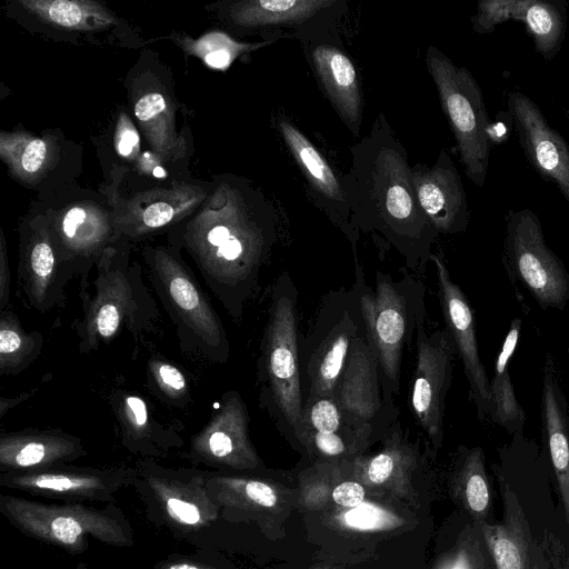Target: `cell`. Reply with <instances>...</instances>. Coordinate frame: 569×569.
<instances>
[{"instance_id": "cell-10", "label": "cell", "mask_w": 569, "mask_h": 569, "mask_svg": "<svg viewBox=\"0 0 569 569\" xmlns=\"http://www.w3.org/2000/svg\"><path fill=\"white\" fill-rule=\"evenodd\" d=\"M430 260L436 267L446 329L462 362L469 383V397L476 407L478 420L485 421L490 407V380L479 352L472 308L461 288L452 280L442 254L432 253Z\"/></svg>"}, {"instance_id": "cell-37", "label": "cell", "mask_w": 569, "mask_h": 569, "mask_svg": "<svg viewBox=\"0 0 569 569\" xmlns=\"http://www.w3.org/2000/svg\"><path fill=\"white\" fill-rule=\"evenodd\" d=\"M46 156V142L41 139L31 140L21 156V166L27 172H36L42 167Z\"/></svg>"}, {"instance_id": "cell-42", "label": "cell", "mask_w": 569, "mask_h": 569, "mask_svg": "<svg viewBox=\"0 0 569 569\" xmlns=\"http://www.w3.org/2000/svg\"><path fill=\"white\" fill-rule=\"evenodd\" d=\"M231 60L230 52L227 50H214L204 57V61L208 66L216 69H224L229 66Z\"/></svg>"}, {"instance_id": "cell-40", "label": "cell", "mask_w": 569, "mask_h": 569, "mask_svg": "<svg viewBox=\"0 0 569 569\" xmlns=\"http://www.w3.org/2000/svg\"><path fill=\"white\" fill-rule=\"evenodd\" d=\"M244 491L247 496L258 505L272 507L277 502L273 489L261 481H249L246 483Z\"/></svg>"}, {"instance_id": "cell-3", "label": "cell", "mask_w": 569, "mask_h": 569, "mask_svg": "<svg viewBox=\"0 0 569 569\" xmlns=\"http://www.w3.org/2000/svg\"><path fill=\"white\" fill-rule=\"evenodd\" d=\"M154 293L172 321L180 349L214 363H224L230 343L207 291L178 252L157 248L146 253Z\"/></svg>"}, {"instance_id": "cell-9", "label": "cell", "mask_w": 569, "mask_h": 569, "mask_svg": "<svg viewBox=\"0 0 569 569\" xmlns=\"http://www.w3.org/2000/svg\"><path fill=\"white\" fill-rule=\"evenodd\" d=\"M333 397L346 419L359 429L371 433L375 427H392L388 422L390 398L363 323L353 340Z\"/></svg>"}, {"instance_id": "cell-28", "label": "cell", "mask_w": 569, "mask_h": 569, "mask_svg": "<svg viewBox=\"0 0 569 569\" xmlns=\"http://www.w3.org/2000/svg\"><path fill=\"white\" fill-rule=\"evenodd\" d=\"M14 480H19V482L31 487L53 491L89 489L101 482L100 477L63 472L33 473L30 476L17 478Z\"/></svg>"}, {"instance_id": "cell-46", "label": "cell", "mask_w": 569, "mask_h": 569, "mask_svg": "<svg viewBox=\"0 0 569 569\" xmlns=\"http://www.w3.org/2000/svg\"><path fill=\"white\" fill-rule=\"evenodd\" d=\"M566 118H567V120H568V122H569V109H568V110H566Z\"/></svg>"}, {"instance_id": "cell-41", "label": "cell", "mask_w": 569, "mask_h": 569, "mask_svg": "<svg viewBox=\"0 0 569 569\" xmlns=\"http://www.w3.org/2000/svg\"><path fill=\"white\" fill-rule=\"evenodd\" d=\"M138 144L139 136L137 131L129 126L123 127L117 139L118 152L123 157H128L138 148Z\"/></svg>"}, {"instance_id": "cell-13", "label": "cell", "mask_w": 569, "mask_h": 569, "mask_svg": "<svg viewBox=\"0 0 569 569\" xmlns=\"http://www.w3.org/2000/svg\"><path fill=\"white\" fill-rule=\"evenodd\" d=\"M22 248L17 283L30 308L46 313L66 302V287L81 274L43 231L34 232Z\"/></svg>"}, {"instance_id": "cell-47", "label": "cell", "mask_w": 569, "mask_h": 569, "mask_svg": "<svg viewBox=\"0 0 569 569\" xmlns=\"http://www.w3.org/2000/svg\"><path fill=\"white\" fill-rule=\"evenodd\" d=\"M455 569H466L465 567L458 566Z\"/></svg>"}, {"instance_id": "cell-20", "label": "cell", "mask_w": 569, "mask_h": 569, "mask_svg": "<svg viewBox=\"0 0 569 569\" xmlns=\"http://www.w3.org/2000/svg\"><path fill=\"white\" fill-rule=\"evenodd\" d=\"M362 319L342 308L331 326L313 347L305 365L307 396L331 397L345 369L351 346L362 327Z\"/></svg>"}, {"instance_id": "cell-11", "label": "cell", "mask_w": 569, "mask_h": 569, "mask_svg": "<svg viewBox=\"0 0 569 569\" xmlns=\"http://www.w3.org/2000/svg\"><path fill=\"white\" fill-rule=\"evenodd\" d=\"M508 116L530 167L569 203V146L539 106L520 91L507 94Z\"/></svg>"}, {"instance_id": "cell-44", "label": "cell", "mask_w": 569, "mask_h": 569, "mask_svg": "<svg viewBox=\"0 0 569 569\" xmlns=\"http://www.w3.org/2000/svg\"><path fill=\"white\" fill-rule=\"evenodd\" d=\"M168 569H199V568L196 566L188 565V563H178V565L170 566Z\"/></svg>"}, {"instance_id": "cell-31", "label": "cell", "mask_w": 569, "mask_h": 569, "mask_svg": "<svg viewBox=\"0 0 569 569\" xmlns=\"http://www.w3.org/2000/svg\"><path fill=\"white\" fill-rule=\"evenodd\" d=\"M298 439L309 441L315 449L327 457H338L348 449V441H360L362 438L341 433L302 432Z\"/></svg>"}, {"instance_id": "cell-22", "label": "cell", "mask_w": 569, "mask_h": 569, "mask_svg": "<svg viewBox=\"0 0 569 569\" xmlns=\"http://www.w3.org/2000/svg\"><path fill=\"white\" fill-rule=\"evenodd\" d=\"M505 516L496 525L482 523L485 540L497 569H538L522 509L508 483L503 489Z\"/></svg>"}, {"instance_id": "cell-32", "label": "cell", "mask_w": 569, "mask_h": 569, "mask_svg": "<svg viewBox=\"0 0 569 569\" xmlns=\"http://www.w3.org/2000/svg\"><path fill=\"white\" fill-rule=\"evenodd\" d=\"M345 521L349 527L360 530L382 528L387 522L383 510L371 505H365L345 513Z\"/></svg>"}, {"instance_id": "cell-21", "label": "cell", "mask_w": 569, "mask_h": 569, "mask_svg": "<svg viewBox=\"0 0 569 569\" xmlns=\"http://www.w3.org/2000/svg\"><path fill=\"white\" fill-rule=\"evenodd\" d=\"M79 438L61 430H22L2 433L0 461L4 467L33 468L82 453Z\"/></svg>"}, {"instance_id": "cell-23", "label": "cell", "mask_w": 569, "mask_h": 569, "mask_svg": "<svg viewBox=\"0 0 569 569\" xmlns=\"http://www.w3.org/2000/svg\"><path fill=\"white\" fill-rule=\"evenodd\" d=\"M108 401L126 443L154 448L180 440L177 431L160 421L138 392L116 389Z\"/></svg>"}, {"instance_id": "cell-45", "label": "cell", "mask_w": 569, "mask_h": 569, "mask_svg": "<svg viewBox=\"0 0 569 569\" xmlns=\"http://www.w3.org/2000/svg\"><path fill=\"white\" fill-rule=\"evenodd\" d=\"M154 174H156L157 177H162V176H163V172H162L161 168H157V169L154 170Z\"/></svg>"}, {"instance_id": "cell-17", "label": "cell", "mask_w": 569, "mask_h": 569, "mask_svg": "<svg viewBox=\"0 0 569 569\" xmlns=\"http://www.w3.org/2000/svg\"><path fill=\"white\" fill-rule=\"evenodd\" d=\"M192 450L199 457L228 465L254 462L249 415L239 392L227 391L212 405L208 422L192 439Z\"/></svg>"}, {"instance_id": "cell-33", "label": "cell", "mask_w": 569, "mask_h": 569, "mask_svg": "<svg viewBox=\"0 0 569 569\" xmlns=\"http://www.w3.org/2000/svg\"><path fill=\"white\" fill-rule=\"evenodd\" d=\"M53 537L67 545L74 543L83 532L81 523L73 517H57L50 525Z\"/></svg>"}, {"instance_id": "cell-19", "label": "cell", "mask_w": 569, "mask_h": 569, "mask_svg": "<svg viewBox=\"0 0 569 569\" xmlns=\"http://www.w3.org/2000/svg\"><path fill=\"white\" fill-rule=\"evenodd\" d=\"M541 427L569 522V407L549 351L542 367Z\"/></svg>"}, {"instance_id": "cell-16", "label": "cell", "mask_w": 569, "mask_h": 569, "mask_svg": "<svg viewBox=\"0 0 569 569\" xmlns=\"http://www.w3.org/2000/svg\"><path fill=\"white\" fill-rule=\"evenodd\" d=\"M276 128L293 157L313 203L353 242L357 232L350 223V209L345 190L333 169L315 144L287 118H276Z\"/></svg>"}, {"instance_id": "cell-30", "label": "cell", "mask_w": 569, "mask_h": 569, "mask_svg": "<svg viewBox=\"0 0 569 569\" xmlns=\"http://www.w3.org/2000/svg\"><path fill=\"white\" fill-rule=\"evenodd\" d=\"M392 447L370 458L366 463V476L370 482L380 485L386 482L396 471L405 451L398 447V432L391 436Z\"/></svg>"}, {"instance_id": "cell-8", "label": "cell", "mask_w": 569, "mask_h": 569, "mask_svg": "<svg viewBox=\"0 0 569 569\" xmlns=\"http://www.w3.org/2000/svg\"><path fill=\"white\" fill-rule=\"evenodd\" d=\"M417 363L410 403L413 416L435 448L443 437L446 397L452 378L456 347L447 329L428 333L423 308L416 320Z\"/></svg>"}, {"instance_id": "cell-35", "label": "cell", "mask_w": 569, "mask_h": 569, "mask_svg": "<svg viewBox=\"0 0 569 569\" xmlns=\"http://www.w3.org/2000/svg\"><path fill=\"white\" fill-rule=\"evenodd\" d=\"M166 109V101L162 94L151 92L141 97L134 106L136 117L142 121H149Z\"/></svg>"}, {"instance_id": "cell-12", "label": "cell", "mask_w": 569, "mask_h": 569, "mask_svg": "<svg viewBox=\"0 0 569 569\" xmlns=\"http://www.w3.org/2000/svg\"><path fill=\"white\" fill-rule=\"evenodd\" d=\"M566 0H481L470 18L478 34H488L506 21L521 22L535 51L551 61L560 51L567 29Z\"/></svg>"}, {"instance_id": "cell-24", "label": "cell", "mask_w": 569, "mask_h": 569, "mask_svg": "<svg viewBox=\"0 0 569 569\" xmlns=\"http://www.w3.org/2000/svg\"><path fill=\"white\" fill-rule=\"evenodd\" d=\"M521 328L522 320L513 318L496 358L493 376L489 382L490 407L488 418L493 425L506 429L510 435L523 432L527 420L526 412L516 396L509 372V362L516 351Z\"/></svg>"}, {"instance_id": "cell-39", "label": "cell", "mask_w": 569, "mask_h": 569, "mask_svg": "<svg viewBox=\"0 0 569 569\" xmlns=\"http://www.w3.org/2000/svg\"><path fill=\"white\" fill-rule=\"evenodd\" d=\"M167 509L171 517L183 523L194 525L200 520L198 508L190 502L170 498L167 501Z\"/></svg>"}, {"instance_id": "cell-14", "label": "cell", "mask_w": 569, "mask_h": 569, "mask_svg": "<svg viewBox=\"0 0 569 569\" xmlns=\"http://www.w3.org/2000/svg\"><path fill=\"white\" fill-rule=\"evenodd\" d=\"M325 36L321 32L301 40L306 57L325 96L352 134L358 136L363 113L360 78L341 44Z\"/></svg>"}, {"instance_id": "cell-7", "label": "cell", "mask_w": 569, "mask_h": 569, "mask_svg": "<svg viewBox=\"0 0 569 569\" xmlns=\"http://www.w3.org/2000/svg\"><path fill=\"white\" fill-rule=\"evenodd\" d=\"M357 299L367 337L372 345L382 372L385 389L398 393L402 349L416 328L422 300L415 301L413 289L395 282L382 272L376 274L375 291L366 290L357 270Z\"/></svg>"}, {"instance_id": "cell-27", "label": "cell", "mask_w": 569, "mask_h": 569, "mask_svg": "<svg viewBox=\"0 0 569 569\" xmlns=\"http://www.w3.org/2000/svg\"><path fill=\"white\" fill-rule=\"evenodd\" d=\"M147 380L150 390L167 405H187L190 398L188 377L170 360L161 356L150 358Z\"/></svg>"}, {"instance_id": "cell-29", "label": "cell", "mask_w": 569, "mask_h": 569, "mask_svg": "<svg viewBox=\"0 0 569 569\" xmlns=\"http://www.w3.org/2000/svg\"><path fill=\"white\" fill-rule=\"evenodd\" d=\"M52 22L68 28L81 26L86 21L88 10L78 1L57 0L52 2H33Z\"/></svg>"}, {"instance_id": "cell-18", "label": "cell", "mask_w": 569, "mask_h": 569, "mask_svg": "<svg viewBox=\"0 0 569 569\" xmlns=\"http://www.w3.org/2000/svg\"><path fill=\"white\" fill-rule=\"evenodd\" d=\"M337 0H250L237 3L232 17L246 28L292 29L300 40L321 33V22L342 12Z\"/></svg>"}, {"instance_id": "cell-36", "label": "cell", "mask_w": 569, "mask_h": 569, "mask_svg": "<svg viewBox=\"0 0 569 569\" xmlns=\"http://www.w3.org/2000/svg\"><path fill=\"white\" fill-rule=\"evenodd\" d=\"M332 498L342 507H356L362 502L365 489L358 482L345 481L333 489Z\"/></svg>"}, {"instance_id": "cell-5", "label": "cell", "mask_w": 569, "mask_h": 569, "mask_svg": "<svg viewBox=\"0 0 569 569\" xmlns=\"http://www.w3.org/2000/svg\"><path fill=\"white\" fill-rule=\"evenodd\" d=\"M296 305V289L290 278L282 276L272 293L260 358L261 379L269 397L293 433L305 402Z\"/></svg>"}, {"instance_id": "cell-34", "label": "cell", "mask_w": 569, "mask_h": 569, "mask_svg": "<svg viewBox=\"0 0 569 569\" xmlns=\"http://www.w3.org/2000/svg\"><path fill=\"white\" fill-rule=\"evenodd\" d=\"M174 217V209L167 202H157L147 207L141 216L142 224L150 230L161 228Z\"/></svg>"}, {"instance_id": "cell-43", "label": "cell", "mask_w": 569, "mask_h": 569, "mask_svg": "<svg viewBox=\"0 0 569 569\" xmlns=\"http://www.w3.org/2000/svg\"><path fill=\"white\" fill-rule=\"evenodd\" d=\"M40 386H41V383H39L37 388H33L24 393H21L16 398H6V397L1 396L0 397V418H2L13 407L18 406L20 402H23L28 398L33 396L34 392H37V390L40 388Z\"/></svg>"}, {"instance_id": "cell-4", "label": "cell", "mask_w": 569, "mask_h": 569, "mask_svg": "<svg viewBox=\"0 0 569 569\" xmlns=\"http://www.w3.org/2000/svg\"><path fill=\"white\" fill-rule=\"evenodd\" d=\"M425 59L465 173L477 187H483L495 124L489 120L481 88L467 68L455 64L438 48L429 46Z\"/></svg>"}, {"instance_id": "cell-25", "label": "cell", "mask_w": 569, "mask_h": 569, "mask_svg": "<svg viewBox=\"0 0 569 569\" xmlns=\"http://www.w3.org/2000/svg\"><path fill=\"white\" fill-rule=\"evenodd\" d=\"M44 345L38 331H26L17 313L10 308L0 310V375L16 376L40 356Z\"/></svg>"}, {"instance_id": "cell-48", "label": "cell", "mask_w": 569, "mask_h": 569, "mask_svg": "<svg viewBox=\"0 0 569 569\" xmlns=\"http://www.w3.org/2000/svg\"><path fill=\"white\" fill-rule=\"evenodd\" d=\"M568 355H569V348H568Z\"/></svg>"}, {"instance_id": "cell-15", "label": "cell", "mask_w": 569, "mask_h": 569, "mask_svg": "<svg viewBox=\"0 0 569 569\" xmlns=\"http://www.w3.org/2000/svg\"><path fill=\"white\" fill-rule=\"evenodd\" d=\"M418 202L440 234H457L467 230L470 210L461 177L450 154L442 149L429 167H411Z\"/></svg>"}, {"instance_id": "cell-2", "label": "cell", "mask_w": 569, "mask_h": 569, "mask_svg": "<svg viewBox=\"0 0 569 569\" xmlns=\"http://www.w3.org/2000/svg\"><path fill=\"white\" fill-rule=\"evenodd\" d=\"M97 271L93 291L81 287L80 292L82 316L74 329L81 353L97 350L122 330L139 338L160 316L140 266L130 262L127 252L108 248L97 262Z\"/></svg>"}, {"instance_id": "cell-6", "label": "cell", "mask_w": 569, "mask_h": 569, "mask_svg": "<svg viewBox=\"0 0 569 569\" xmlns=\"http://www.w3.org/2000/svg\"><path fill=\"white\" fill-rule=\"evenodd\" d=\"M502 264L511 281L521 284L542 310L569 305V271L546 243L539 217L531 209L505 214Z\"/></svg>"}, {"instance_id": "cell-26", "label": "cell", "mask_w": 569, "mask_h": 569, "mask_svg": "<svg viewBox=\"0 0 569 569\" xmlns=\"http://www.w3.org/2000/svg\"><path fill=\"white\" fill-rule=\"evenodd\" d=\"M462 458L461 480L467 507L476 517L485 518L491 496L483 450L480 447L465 449Z\"/></svg>"}, {"instance_id": "cell-38", "label": "cell", "mask_w": 569, "mask_h": 569, "mask_svg": "<svg viewBox=\"0 0 569 569\" xmlns=\"http://www.w3.org/2000/svg\"><path fill=\"white\" fill-rule=\"evenodd\" d=\"M11 291V273L3 236L0 244V310L9 307Z\"/></svg>"}, {"instance_id": "cell-1", "label": "cell", "mask_w": 569, "mask_h": 569, "mask_svg": "<svg viewBox=\"0 0 569 569\" xmlns=\"http://www.w3.org/2000/svg\"><path fill=\"white\" fill-rule=\"evenodd\" d=\"M350 152L340 180L355 231L392 244L410 267L426 263L439 233L418 202L407 151L382 111Z\"/></svg>"}]
</instances>
